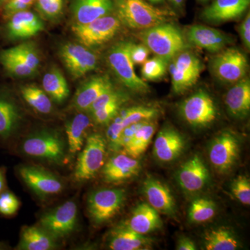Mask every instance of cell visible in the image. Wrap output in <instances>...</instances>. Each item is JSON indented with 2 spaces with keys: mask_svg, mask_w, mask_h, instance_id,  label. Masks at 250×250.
Returning a JSON list of instances; mask_svg holds the SVG:
<instances>
[{
  "mask_svg": "<svg viewBox=\"0 0 250 250\" xmlns=\"http://www.w3.org/2000/svg\"><path fill=\"white\" fill-rule=\"evenodd\" d=\"M204 246L207 250H235L239 242L230 230L218 228L208 230L204 235Z\"/></svg>",
  "mask_w": 250,
  "mask_h": 250,
  "instance_id": "obj_31",
  "label": "cell"
},
{
  "mask_svg": "<svg viewBox=\"0 0 250 250\" xmlns=\"http://www.w3.org/2000/svg\"><path fill=\"white\" fill-rule=\"evenodd\" d=\"M21 91L23 99L35 111L42 114H49L52 112V101L44 90L35 85H26Z\"/></svg>",
  "mask_w": 250,
  "mask_h": 250,
  "instance_id": "obj_33",
  "label": "cell"
},
{
  "mask_svg": "<svg viewBox=\"0 0 250 250\" xmlns=\"http://www.w3.org/2000/svg\"><path fill=\"white\" fill-rule=\"evenodd\" d=\"M239 152V141L236 136L229 131H224L210 145V161L218 172H226L236 164Z\"/></svg>",
  "mask_w": 250,
  "mask_h": 250,
  "instance_id": "obj_14",
  "label": "cell"
},
{
  "mask_svg": "<svg viewBox=\"0 0 250 250\" xmlns=\"http://www.w3.org/2000/svg\"><path fill=\"white\" fill-rule=\"evenodd\" d=\"M184 149L183 137L173 128H164L156 136L154 154L159 161L170 162L175 160L183 152Z\"/></svg>",
  "mask_w": 250,
  "mask_h": 250,
  "instance_id": "obj_21",
  "label": "cell"
},
{
  "mask_svg": "<svg viewBox=\"0 0 250 250\" xmlns=\"http://www.w3.org/2000/svg\"><path fill=\"white\" fill-rule=\"evenodd\" d=\"M151 4H159L162 2L163 0H148Z\"/></svg>",
  "mask_w": 250,
  "mask_h": 250,
  "instance_id": "obj_51",
  "label": "cell"
},
{
  "mask_svg": "<svg viewBox=\"0 0 250 250\" xmlns=\"http://www.w3.org/2000/svg\"><path fill=\"white\" fill-rule=\"evenodd\" d=\"M103 171L104 181L108 183H119L137 175L140 170L139 161L127 154L112 156Z\"/></svg>",
  "mask_w": 250,
  "mask_h": 250,
  "instance_id": "obj_19",
  "label": "cell"
},
{
  "mask_svg": "<svg viewBox=\"0 0 250 250\" xmlns=\"http://www.w3.org/2000/svg\"><path fill=\"white\" fill-rule=\"evenodd\" d=\"M225 104L229 114L234 118H243L250 111V81L247 77L238 81L225 95Z\"/></svg>",
  "mask_w": 250,
  "mask_h": 250,
  "instance_id": "obj_24",
  "label": "cell"
},
{
  "mask_svg": "<svg viewBox=\"0 0 250 250\" xmlns=\"http://www.w3.org/2000/svg\"><path fill=\"white\" fill-rule=\"evenodd\" d=\"M179 109L184 121L193 127L209 126L218 117L214 100L204 90H199L184 100Z\"/></svg>",
  "mask_w": 250,
  "mask_h": 250,
  "instance_id": "obj_6",
  "label": "cell"
},
{
  "mask_svg": "<svg viewBox=\"0 0 250 250\" xmlns=\"http://www.w3.org/2000/svg\"><path fill=\"white\" fill-rule=\"evenodd\" d=\"M124 103L125 102H116L91 112L94 121L100 125L108 124L116 118L121 105Z\"/></svg>",
  "mask_w": 250,
  "mask_h": 250,
  "instance_id": "obj_39",
  "label": "cell"
},
{
  "mask_svg": "<svg viewBox=\"0 0 250 250\" xmlns=\"http://www.w3.org/2000/svg\"><path fill=\"white\" fill-rule=\"evenodd\" d=\"M64 0H36V9L44 17L54 19L60 16Z\"/></svg>",
  "mask_w": 250,
  "mask_h": 250,
  "instance_id": "obj_41",
  "label": "cell"
},
{
  "mask_svg": "<svg viewBox=\"0 0 250 250\" xmlns=\"http://www.w3.org/2000/svg\"><path fill=\"white\" fill-rule=\"evenodd\" d=\"M152 243L150 238L135 232L125 224L112 230L108 240V248L112 250H149Z\"/></svg>",
  "mask_w": 250,
  "mask_h": 250,
  "instance_id": "obj_22",
  "label": "cell"
},
{
  "mask_svg": "<svg viewBox=\"0 0 250 250\" xmlns=\"http://www.w3.org/2000/svg\"><path fill=\"white\" fill-rule=\"evenodd\" d=\"M90 126L88 116L83 113H79L65 125L69 151L72 154L80 152L84 145L87 130Z\"/></svg>",
  "mask_w": 250,
  "mask_h": 250,
  "instance_id": "obj_29",
  "label": "cell"
},
{
  "mask_svg": "<svg viewBox=\"0 0 250 250\" xmlns=\"http://www.w3.org/2000/svg\"><path fill=\"white\" fill-rule=\"evenodd\" d=\"M125 201L123 189H100L90 194L88 199V211L96 225L106 223L123 208Z\"/></svg>",
  "mask_w": 250,
  "mask_h": 250,
  "instance_id": "obj_7",
  "label": "cell"
},
{
  "mask_svg": "<svg viewBox=\"0 0 250 250\" xmlns=\"http://www.w3.org/2000/svg\"><path fill=\"white\" fill-rule=\"evenodd\" d=\"M113 88L107 75L92 77L77 90L73 99L74 107L79 111H88L95 100Z\"/></svg>",
  "mask_w": 250,
  "mask_h": 250,
  "instance_id": "obj_20",
  "label": "cell"
},
{
  "mask_svg": "<svg viewBox=\"0 0 250 250\" xmlns=\"http://www.w3.org/2000/svg\"><path fill=\"white\" fill-rule=\"evenodd\" d=\"M0 62L6 70L14 76L30 77L36 72L35 70L31 69L19 59L5 53L4 51L0 52Z\"/></svg>",
  "mask_w": 250,
  "mask_h": 250,
  "instance_id": "obj_38",
  "label": "cell"
},
{
  "mask_svg": "<svg viewBox=\"0 0 250 250\" xmlns=\"http://www.w3.org/2000/svg\"><path fill=\"white\" fill-rule=\"evenodd\" d=\"M248 67L246 56L236 48L224 49L210 62L213 75L225 83H235L246 77Z\"/></svg>",
  "mask_w": 250,
  "mask_h": 250,
  "instance_id": "obj_9",
  "label": "cell"
},
{
  "mask_svg": "<svg viewBox=\"0 0 250 250\" xmlns=\"http://www.w3.org/2000/svg\"><path fill=\"white\" fill-rule=\"evenodd\" d=\"M143 192L149 205L159 213L172 216L176 213V205L170 189L157 179H146L143 183Z\"/></svg>",
  "mask_w": 250,
  "mask_h": 250,
  "instance_id": "obj_18",
  "label": "cell"
},
{
  "mask_svg": "<svg viewBox=\"0 0 250 250\" xmlns=\"http://www.w3.org/2000/svg\"><path fill=\"white\" fill-rule=\"evenodd\" d=\"M22 120L21 111L11 99L0 95V138L7 140L16 132Z\"/></svg>",
  "mask_w": 250,
  "mask_h": 250,
  "instance_id": "obj_28",
  "label": "cell"
},
{
  "mask_svg": "<svg viewBox=\"0 0 250 250\" xmlns=\"http://www.w3.org/2000/svg\"><path fill=\"white\" fill-rule=\"evenodd\" d=\"M155 130L154 123L149 121L144 122L135 133L132 141L124 149L125 152L135 159L142 155L151 143Z\"/></svg>",
  "mask_w": 250,
  "mask_h": 250,
  "instance_id": "obj_32",
  "label": "cell"
},
{
  "mask_svg": "<svg viewBox=\"0 0 250 250\" xmlns=\"http://www.w3.org/2000/svg\"><path fill=\"white\" fill-rule=\"evenodd\" d=\"M26 155L62 164L65 159V143L61 135L52 130H42L28 136L22 143Z\"/></svg>",
  "mask_w": 250,
  "mask_h": 250,
  "instance_id": "obj_3",
  "label": "cell"
},
{
  "mask_svg": "<svg viewBox=\"0 0 250 250\" xmlns=\"http://www.w3.org/2000/svg\"><path fill=\"white\" fill-rule=\"evenodd\" d=\"M125 225L135 232L146 235L154 232L162 227L159 212L149 204H140L135 207Z\"/></svg>",
  "mask_w": 250,
  "mask_h": 250,
  "instance_id": "obj_25",
  "label": "cell"
},
{
  "mask_svg": "<svg viewBox=\"0 0 250 250\" xmlns=\"http://www.w3.org/2000/svg\"><path fill=\"white\" fill-rule=\"evenodd\" d=\"M250 0H214L202 12L207 22L218 24L241 17L249 7Z\"/></svg>",
  "mask_w": 250,
  "mask_h": 250,
  "instance_id": "obj_16",
  "label": "cell"
},
{
  "mask_svg": "<svg viewBox=\"0 0 250 250\" xmlns=\"http://www.w3.org/2000/svg\"><path fill=\"white\" fill-rule=\"evenodd\" d=\"M159 115V111L149 106H138L126 108L121 112L120 116L123 127L141 122L149 121Z\"/></svg>",
  "mask_w": 250,
  "mask_h": 250,
  "instance_id": "obj_34",
  "label": "cell"
},
{
  "mask_svg": "<svg viewBox=\"0 0 250 250\" xmlns=\"http://www.w3.org/2000/svg\"><path fill=\"white\" fill-rule=\"evenodd\" d=\"M202 70L200 59L192 52L184 50L174 58L170 66L172 90L182 94L197 83Z\"/></svg>",
  "mask_w": 250,
  "mask_h": 250,
  "instance_id": "obj_10",
  "label": "cell"
},
{
  "mask_svg": "<svg viewBox=\"0 0 250 250\" xmlns=\"http://www.w3.org/2000/svg\"><path fill=\"white\" fill-rule=\"evenodd\" d=\"M186 39L192 45L214 54L221 52L231 42V39L222 31L200 24L190 26Z\"/></svg>",
  "mask_w": 250,
  "mask_h": 250,
  "instance_id": "obj_15",
  "label": "cell"
},
{
  "mask_svg": "<svg viewBox=\"0 0 250 250\" xmlns=\"http://www.w3.org/2000/svg\"><path fill=\"white\" fill-rule=\"evenodd\" d=\"M9 18L7 30L12 39H29L43 30V22L40 18L28 10L16 13Z\"/></svg>",
  "mask_w": 250,
  "mask_h": 250,
  "instance_id": "obj_23",
  "label": "cell"
},
{
  "mask_svg": "<svg viewBox=\"0 0 250 250\" xmlns=\"http://www.w3.org/2000/svg\"><path fill=\"white\" fill-rule=\"evenodd\" d=\"M57 248L56 238L41 227L24 226L16 250H52Z\"/></svg>",
  "mask_w": 250,
  "mask_h": 250,
  "instance_id": "obj_27",
  "label": "cell"
},
{
  "mask_svg": "<svg viewBox=\"0 0 250 250\" xmlns=\"http://www.w3.org/2000/svg\"><path fill=\"white\" fill-rule=\"evenodd\" d=\"M124 129L119 116L116 117L113 120V123L108 126L106 136L109 141L110 146L113 149H116V150L118 149L120 138H121L122 132Z\"/></svg>",
  "mask_w": 250,
  "mask_h": 250,
  "instance_id": "obj_44",
  "label": "cell"
},
{
  "mask_svg": "<svg viewBox=\"0 0 250 250\" xmlns=\"http://www.w3.org/2000/svg\"><path fill=\"white\" fill-rule=\"evenodd\" d=\"M106 153V141L101 134L88 136L75 167V178L77 182L93 178L104 165Z\"/></svg>",
  "mask_w": 250,
  "mask_h": 250,
  "instance_id": "obj_5",
  "label": "cell"
},
{
  "mask_svg": "<svg viewBox=\"0 0 250 250\" xmlns=\"http://www.w3.org/2000/svg\"><path fill=\"white\" fill-rule=\"evenodd\" d=\"M18 172L24 184L40 197L58 195L63 190L62 181L43 167L22 166L18 167Z\"/></svg>",
  "mask_w": 250,
  "mask_h": 250,
  "instance_id": "obj_12",
  "label": "cell"
},
{
  "mask_svg": "<svg viewBox=\"0 0 250 250\" xmlns=\"http://www.w3.org/2000/svg\"><path fill=\"white\" fill-rule=\"evenodd\" d=\"M167 61L155 57L147 59L143 64L141 74L146 80L155 81L161 80L165 76L167 69Z\"/></svg>",
  "mask_w": 250,
  "mask_h": 250,
  "instance_id": "obj_37",
  "label": "cell"
},
{
  "mask_svg": "<svg viewBox=\"0 0 250 250\" xmlns=\"http://www.w3.org/2000/svg\"><path fill=\"white\" fill-rule=\"evenodd\" d=\"M78 208L74 201H67L49 210L40 218V225L54 238H64L71 234L75 228Z\"/></svg>",
  "mask_w": 250,
  "mask_h": 250,
  "instance_id": "obj_11",
  "label": "cell"
},
{
  "mask_svg": "<svg viewBox=\"0 0 250 250\" xmlns=\"http://www.w3.org/2000/svg\"><path fill=\"white\" fill-rule=\"evenodd\" d=\"M231 192L243 205H250V182L246 176H239L233 180Z\"/></svg>",
  "mask_w": 250,
  "mask_h": 250,
  "instance_id": "obj_40",
  "label": "cell"
},
{
  "mask_svg": "<svg viewBox=\"0 0 250 250\" xmlns=\"http://www.w3.org/2000/svg\"><path fill=\"white\" fill-rule=\"evenodd\" d=\"M34 1L35 0H10L4 4L3 14L5 17L10 18L16 13L28 10Z\"/></svg>",
  "mask_w": 250,
  "mask_h": 250,
  "instance_id": "obj_45",
  "label": "cell"
},
{
  "mask_svg": "<svg viewBox=\"0 0 250 250\" xmlns=\"http://www.w3.org/2000/svg\"><path fill=\"white\" fill-rule=\"evenodd\" d=\"M208 169L198 155L193 156L186 161L177 173L179 186L188 192L202 190L208 182Z\"/></svg>",
  "mask_w": 250,
  "mask_h": 250,
  "instance_id": "obj_17",
  "label": "cell"
},
{
  "mask_svg": "<svg viewBox=\"0 0 250 250\" xmlns=\"http://www.w3.org/2000/svg\"><path fill=\"white\" fill-rule=\"evenodd\" d=\"M215 212L216 207L214 202L208 199H197L190 205L188 217L192 223H205L215 216Z\"/></svg>",
  "mask_w": 250,
  "mask_h": 250,
  "instance_id": "obj_35",
  "label": "cell"
},
{
  "mask_svg": "<svg viewBox=\"0 0 250 250\" xmlns=\"http://www.w3.org/2000/svg\"><path fill=\"white\" fill-rule=\"evenodd\" d=\"M44 91L57 103H62L69 96L70 90L65 77L57 67H52L42 78Z\"/></svg>",
  "mask_w": 250,
  "mask_h": 250,
  "instance_id": "obj_30",
  "label": "cell"
},
{
  "mask_svg": "<svg viewBox=\"0 0 250 250\" xmlns=\"http://www.w3.org/2000/svg\"><path fill=\"white\" fill-rule=\"evenodd\" d=\"M126 101V96L121 93V92L117 91L114 88L108 90L103 94L101 96L99 97L95 103L91 105L88 111L91 113L95 110L109 104L116 103V102H125Z\"/></svg>",
  "mask_w": 250,
  "mask_h": 250,
  "instance_id": "obj_43",
  "label": "cell"
},
{
  "mask_svg": "<svg viewBox=\"0 0 250 250\" xmlns=\"http://www.w3.org/2000/svg\"><path fill=\"white\" fill-rule=\"evenodd\" d=\"M116 16H103L88 24H74L72 31L82 45L86 47L103 45L113 39L121 27Z\"/></svg>",
  "mask_w": 250,
  "mask_h": 250,
  "instance_id": "obj_8",
  "label": "cell"
},
{
  "mask_svg": "<svg viewBox=\"0 0 250 250\" xmlns=\"http://www.w3.org/2000/svg\"><path fill=\"white\" fill-rule=\"evenodd\" d=\"M131 42L121 41L115 44L108 52V63L122 83L133 91L145 93L149 90L147 83L136 75L130 56Z\"/></svg>",
  "mask_w": 250,
  "mask_h": 250,
  "instance_id": "obj_4",
  "label": "cell"
},
{
  "mask_svg": "<svg viewBox=\"0 0 250 250\" xmlns=\"http://www.w3.org/2000/svg\"><path fill=\"white\" fill-rule=\"evenodd\" d=\"M150 51L144 44H135L131 42L130 56L134 65H143L148 59Z\"/></svg>",
  "mask_w": 250,
  "mask_h": 250,
  "instance_id": "obj_46",
  "label": "cell"
},
{
  "mask_svg": "<svg viewBox=\"0 0 250 250\" xmlns=\"http://www.w3.org/2000/svg\"><path fill=\"white\" fill-rule=\"evenodd\" d=\"M240 36L243 43L246 46L247 49H250V14L248 12L246 17L238 27Z\"/></svg>",
  "mask_w": 250,
  "mask_h": 250,
  "instance_id": "obj_47",
  "label": "cell"
},
{
  "mask_svg": "<svg viewBox=\"0 0 250 250\" xmlns=\"http://www.w3.org/2000/svg\"><path fill=\"white\" fill-rule=\"evenodd\" d=\"M6 187V169L0 167V194L5 190Z\"/></svg>",
  "mask_w": 250,
  "mask_h": 250,
  "instance_id": "obj_49",
  "label": "cell"
},
{
  "mask_svg": "<svg viewBox=\"0 0 250 250\" xmlns=\"http://www.w3.org/2000/svg\"><path fill=\"white\" fill-rule=\"evenodd\" d=\"M186 0H169L171 4L176 9H181L184 7Z\"/></svg>",
  "mask_w": 250,
  "mask_h": 250,
  "instance_id": "obj_50",
  "label": "cell"
},
{
  "mask_svg": "<svg viewBox=\"0 0 250 250\" xmlns=\"http://www.w3.org/2000/svg\"><path fill=\"white\" fill-rule=\"evenodd\" d=\"M197 1H200V2H206V1H208V0H197Z\"/></svg>",
  "mask_w": 250,
  "mask_h": 250,
  "instance_id": "obj_54",
  "label": "cell"
},
{
  "mask_svg": "<svg viewBox=\"0 0 250 250\" xmlns=\"http://www.w3.org/2000/svg\"><path fill=\"white\" fill-rule=\"evenodd\" d=\"M3 51L5 53L19 59L36 72L39 68L41 62L40 57L35 47L31 43L21 44Z\"/></svg>",
  "mask_w": 250,
  "mask_h": 250,
  "instance_id": "obj_36",
  "label": "cell"
},
{
  "mask_svg": "<svg viewBox=\"0 0 250 250\" xmlns=\"http://www.w3.org/2000/svg\"><path fill=\"white\" fill-rule=\"evenodd\" d=\"M113 6L121 24L133 29L145 30L170 22L176 16L174 11L156 7L145 0H115Z\"/></svg>",
  "mask_w": 250,
  "mask_h": 250,
  "instance_id": "obj_1",
  "label": "cell"
},
{
  "mask_svg": "<svg viewBox=\"0 0 250 250\" xmlns=\"http://www.w3.org/2000/svg\"><path fill=\"white\" fill-rule=\"evenodd\" d=\"M59 55L73 79H78L95 70L98 58L84 45L67 42L62 46Z\"/></svg>",
  "mask_w": 250,
  "mask_h": 250,
  "instance_id": "obj_13",
  "label": "cell"
},
{
  "mask_svg": "<svg viewBox=\"0 0 250 250\" xmlns=\"http://www.w3.org/2000/svg\"><path fill=\"white\" fill-rule=\"evenodd\" d=\"M20 205L19 200L12 192L4 190L0 194V214L4 216L16 214Z\"/></svg>",
  "mask_w": 250,
  "mask_h": 250,
  "instance_id": "obj_42",
  "label": "cell"
},
{
  "mask_svg": "<svg viewBox=\"0 0 250 250\" xmlns=\"http://www.w3.org/2000/svg\"><path fill=\"white\" fill-rule=\"evenodd\" d=\"M177 250H197V247L192 240L189 239L188 238H182L178 242Z\"/></svg>",
  "mask_w": 250,
  "mask_h": 250,
  "instance_id": "obj_48",
  "label": "cell"
},
{
  "mask_svg": "<svg viewBox=\"0 0 250 250\" xmlns=\"http://www.w3.org/2000/svg\"><path fill=\"white\" fill-rule=\"evenodd\" d=\"M114 8L111 0H74L72 6L75 24H84L107 16Z\"/></svg>",
  "mask_w": 250,
  "mask_h": 250,
  "instance_id": "obj_26",
  "label": "cell"
},
{
  "mask_svg": "<svg viewBox=\"0 0 250 250\" xmlns=\"http://www.w3.org/2000/svg\"><path fill=\"white\" fill-rule=\"evenodd\" d=\"M10 0H0V5H3L7 3L8 1H9Z\"/></svg>",
  "mask_w": 250,
  "mask_h": 250,
  "instance_id": "obj_53",
  "label": "cell"
},
{
  "mask_svg": "<svg viewBox=\"0 0 250 250\" xmlns=\"http://www.w3.org/2000/svg\"><path fill=\"white\" fill-rule=\"evenodd\" d=\"M6 249V246H5L4 243H1V242H0V250H5Z\"/></svg>",
  "mask_w": 250,
  "mask_h": 250,
  "instance_id": "obj_52",
  "label": "cell"
},
{
  "mask_svg": "<svg viewBox=\"0 0 250 250\" xmlns=\"http://www.w3.org/2000/svg\"><path fill=\"white\" fill-rule=\"evenodd\" d=\"M139 36L150 52L167 62L188 47L186 36L170 22L145 29L140 33Z\"/></svg>",
  "mask_w": 250,
  "mask_h": 250,
  "instance_id": "obj_2",
  "label": "cell"
}]
</instances>
